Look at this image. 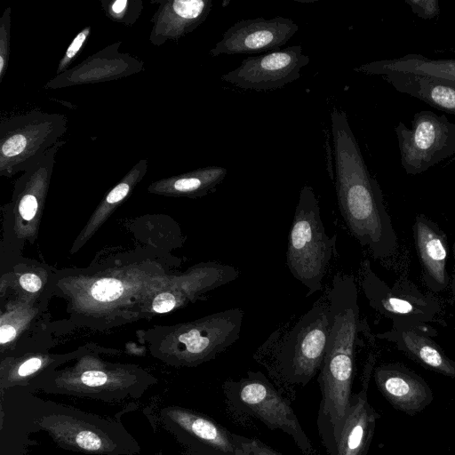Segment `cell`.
Returning <instances> with one entry per match:
<instances>
[{
	"label": "cell",
	"mask_w": 455,
	"mask_h": 455,
	"mask_svg": "<svg viewBox=\"0 0 455 455\" xmlns=\"http://www.w3.org/2000/svg\"><path fill=\"white\" fill-rule=\"evenodd\" d=\"M335 188L340 213L353 236L378 259L389 258L397 238L378 181L371 175L347 114L331 113Z\"/></svg>",
	"instance_id": "1"
},
{
	"label": "cell",
	"mask_w": 455,
	"mask_h": 455,
	"mask_svg": "<svg viewBox=\"0 0 455 455\" xmlns=\"http://www.w3.org/2000/svg\"><path fill=\"white\" fill-rule=\"evenodd\" d=\"M330 334L318 382L320 412L332 442L338 436L352 395L355 350L359 331L358 291L353 275L336 273L328 295Z\"/></svg>",
	"instance_id": "2"
},
{
	"label": "cell",
	"mask_w": 455,
	"mask_h": 455,
	"mask_svg": "<svg viewBox=\"0 0 455 455\" xmlns=\"http://www.w3.org/2000/svg\"><path fill=\"white\" fill-rule=\"evenodd\" d=\"M329 300H318L259 363L271 381L290 401L320 371L330 334Z\"/></svg>",
	"instance_id": "3"
},
{
	"label": "cell",
	"mask_w": 455,
	"mask_h": 455,
	"mask_svg": "<svg viewBox=\"0 0 455 455\" xmlns=\"http://www.w3.org/2000/svg\"><path fill=\"white\" fill-rule=\"evenodd\" d=\"M335 242V235L326 234L313 188L303 186L290 229L286 265L292 276L307 289L306 297L323 290V278L336 252Z\"/></svg>",
	"instance_id": "4"
},
{
	"label": "cell",
	"mask_w": 455,
	"mask_h": 455,
	"mask_svg": "<svg viewBox=\"0 0 455 455\" xmlns=\"http://www.w3.org/2000/svg\"><path fill=\"white\" fill-rule=\"evenodd\" d=\"M225 402L237 421L256 419L271 430L290 435L304 455H316L309 438L286 398L261 371H247L223 384Z\"/></svg>",
	"instance_id": "5"
},
{
	"label": "cell",
	"mask_w": 455,
	"mask_h": 455,
	"mask_svg": "<svg viewBox=\"0 0 455 455\" xmlns=\"http://www.w3.org/2000/svg\"><path fill=\"white\" fill-rule=\"evenodd\" d=\"M67 130L62 114L33 111L2 120L0 172L11 176L25 171L56 146Z\"/></svg>",
	"instance_id": "6"
},
{
	"label": "cell",
	"mask_w": 455,
	"mask_h": 455,
	"mask_svg": "<svg viewBox=\"0 0 455 455\" xmlns=\"http://www.w3.org/2000/svg\"><path fill=\"white\" fill-rule=\"evenodd\" d=\"M408 128L400 122L395 128L401 164L407 174H419L455 154V124L445 115L429 110L417 112Z\"/></svg>",
	"instance_id": "7"
},
{
	"label": "cell",
	"mask_w": 455,
	"mask_h": 455,
	"mask_svg": "<svg viewBox=\"0 0 455 455\" xmlns=\"http://www.w3.org/2000/svg\"><path fill=\"white\" fill-rule=\"evenodd\" d=\"M362 288L369 304L392 317L396 329H419V324L432 320L440 310L437 301L423 295L413 285L389 288L371 270L367 260L363 265Z\"/></svg>",
	"instance_id": "8"
},
{
	"label": "cell",
	"mask_w": 455,
	"mask_h": 455,
	"mask_svg": "<svg viewBox=\"0 0 455 455\" xmlns=\"http://www.w3.org/2000/svg\"><path fill=\"white\" fill-rule=\"evenodd\" d=\"M310 61L300 44L250 56L240 66L221 76L239 88L268 91L282 88L300 76V69Z\"/></svg>",
	"instance_id": "9"
},
{
	"label": "cell",
	"mask_w": 455,
	"mask_h": 455,
	"mask_svg": "<svg viewBox=\"0 0 455 455\" xmlns=\"http://www.w3.org/2000/svg\"><path fill=\"white\" fill-rule=\"evenodd\" d=\"M298 25L281 16L242 20L227 29L210 55L255 54L280 50L298 31Z\"/></svg>",
	"instance_id": "10"
},
{
	"label": "cell",
	"mask_w": 455,
	"mask_h": 455,
	"mask_svg": "<svg viewBox=\"0 0 455 455\" xmlns=\"http://www.w3.org/2000/svg\"><path fill=\"white\" fill-rule=\"evenodd\" d=\"M375 359L371 356L363 371L362 389L351 395L339 433L331 455H367L379 414L369 403L368 384Z\"/></svg>",
	"instance_id": "11"
},
{
	"label": "cell",
	"mask_w": 455,
	"mask_h": 455,
	"mask_svg": "<svg viewBox=\"0 0 455 455\" xmlns=\"http://www.w3.org/2000/svg\"><path fill=\"white\" fill-rule=\"evenodd\" d=\"M377 387L397 411L410 416L421 412L434 400L425 379L401 363H385L373 371Z\"/></svg>",
	"instance_id": "12"
},
{
	"label": "cell",
	"mask_w": 455,
	"mask_h": 455,
	"mask_svg": "<svg viewBox=\"0 0 455 455\" xmlns=\"http://www.w3.org/2000/svg\"><path fill=\"white\" fill-rule=\"evenodd\" d=\"M212 8V0L165 2L153 19L151 42L159 45L167 39H179L201 25L208 17Z\"/></svg>",
	"instance_id": "13"
},
{
	"label": "cell",
	"mask_w": 455,
	"mask_h": 455,
	"mask_svg": "<svg viewBox=\"0 0 455 455\" xmlns=\"http://www.w3.org/2000/svg\"><path fill=\"white\" fill-rule=\"evenodd\" d=\"M414 237L424 270L425 283L435 291L443 290L448 281V248L444 235L434 223L420 214L415 220Z\"/></svg>",
	"instance_id": "14"
},
{
	"label": "cell",
	"mask_w": 455,
	"mask_h": 455,
	"mask_svg": "<svg viewBox=\"0 0 455 455\" xmlns=\"http://www.w3.org/2000/svg\"><path fill=\"white\" fill-rule=\"evenodd\" d=\"M385 77L396 91L415 97L436 109L455 115V84L444 79L403 71H387Z\"/></svg>",
	"instance_id": "15"
},
{
	"label": "cell",
	"mask_w": 455,
	"mask_h": 455,
	"mask_svg": "<svg viewBox=\"0 0 455 455\" xmlns=\"http://www.w3.org/2000/svg\"><path fill=\"white\" fill-rule=\"evenodd\" d=\"M174 419L194 440L199 455H235L232 433L222 425L186 411L174 412Z\"/></svg>",
	"instance_id": "16"
},
{
	"label": "cell",
	"mask_w": 455,
	"mask_h": 455,
	"mask_svg": "<svg viewBox=\"0 0 455 455\" xmlns=\"http://www.w3.org/2000/svg\"><path fill=\"white\" fill-rule=\"evenodd\" d=\"M419 329H396L381 334L397 343L398 347L425 368L455 379V361L449 358L437 344Z\"/></svg>",
	"instance_id": "17"
},
{
	"label": "cell",
	"mask_w": 455,
	"mask_h": 455,
	"mask_svg": "<svg viewBox=\"0 0 455 455\" xmlns=\"http://www.w3.org/2000/svg\"><path fill=\"white\" fill-rule=\"evenodd\" d=\"M369 75H382L387 71H403L439 77L455 84V59L432 60L421 54L372 61L354 68Z\"/></svg>",
	"instance_id": "18"
},
{
	"label": "cell",
	"mask_w": 455,
	"mask_h": 455,
	"mask_svg": "<svg viewBox=\"0 0 455 455\" xmlns=\"http://www.w3.org/2000/svg\"><path fill=\"white\" fill-rule=\"evenodd\" d=\"M227 174L224 167L208 166L161 180L157 186L165 187L168 192L177 195L202 196L214 191Z\"/></svg>",
	"instance_id": "19"
},
{
	"label": "cell",
	"mask_w": 455,
	"mask_h": 455,
	"mask_svg": "<svg viewBox=\"0 0 455 455\" xmlns=\"http://www.w3.org/2000/svg\"><path fill=\"white\" fill-rule=\"evenodd\" d=\"M235 455H282L260 440L232 433Z\"/></svg>",
	"instance_id": "20"
},
{
	"label": "cell",
	"mask_w": 455,
	"mask_h": 455,
	"mask_svg": "<svg viewBox=\"0 0 455 455\" xmlns=\"http://www.w3.org/2000/svg\"><path fill=\"white\" fill-rule=\"evenodd\" d=\"M11 8H6L0 19V82L6 72L10 52Z\"/></svg>",
	"instance_id": "21"
},
{
	"label": "cell",
	"mask_w": 455,
	"mask_h": 455,
	"mask_svg": "<svg viewBox=\"0 0 455 455\" xmlns=\"http://www.w3.org/2000/svg\"><path fill=\"white\" fill-rule=\"evenodd\" d=\"M91 28L86 27L80 31L73 39L69 46L68 47L63 58L60 60L57 68V73L61 74L70 65L73 60L76 58L77 53L80 52L84 44H85L89 35Z\"/></svg>",
	"instance_id": "22"
},
{
	"label": "cell",
	"mask_w": 455,
	"mask_h": 455,
	"mask_svg": "<svg viewBox=\"0 0 455 455\" xmlns=\"http://www.w3.org/2000/svg\"><path fill=\"white\" fill-rule=\"evenodd\" d=\"M405 3L417 16L424 20L434 19L440 12L437 0H406Z\"/></svg>",
	"instance_id": "23"
},
{
	"label": "cell",
	"mask_w": 455,
	"mask_h": 455,
	"mask_svg": "<svg viewBox=\"0 0 455 455\" xmlns=\"http://www.w3.org/2000/svg\"><path fill=\"white\" fill-rule=\"evenodd\" d=\"M131 2L129 0H116L110 4L107 8V14L113 20L119 22H125L126 24L131 21L128 15L132 16L134 20L136 7H131Z\"/></svg>",
	"instance_id": "24"
},
{
	"label": "cell",
	"mask_w": 455,
	"mask_h": 455,
	"mask_svg": "<svg viewBox=\"0 0 455 455\" xmlns=\"http://www.w3.org/2000/svg\"><path fill=\"white\" fill-rule=\"evenodd\" d=\"M38 202L35 194L28 192L20 200L19 212L25 220H32L37 211Z\"/></svg>",
	"instance_id": "25"
},
{
	"label": "cell",
	"mask_w": 455,
	"mask_h": 455,
	"mask_svg": "<svg viewBox=\"0 0 455 455\" xmlns=\"http://www.w3.org/2000/svg\"><path fill=\"white\" fill-rule=\"evenodd\" d=\"M177 299L173 294L164 292L157 295L153 301V309L157 313H166L174 308Z\"/></svg>",
	"instance_id": "26"
},
{
	"label": "cell",
	"mask_w": 455,
	"mask_h": 455,
	"mask_svg": "<svg viewBox=\"0 0 455 455\" xmlns=\"http://www.w3.org/2000/svg\"><path fill=\"white\" fill-rule=\"evenodd\" d=\"M77 444L88 451H96L102 447L101 439L92 432H81L76 436Z\"/></svg>",
	"instance_id": "27"
},
{
	"label": "cell",
	"mask_w": 455,
	"mask_h": 455,
	"mask_svg": "<svg viewBox=\"0 0 455 455\" xmlns=\"http://www.w3.org/2000/svg\"><path fill=\"white\" fill-rule=\"evenodd\" d=\"M108 380L106 373L99 371H85L81 376V381L89 387H99L105 384Z\"/></svg>",
	"instance_id": "28"
},
{
	"label": "cell",
	"mask_w": 455,
	"mask_h": 455,
	"mask_svg": "<svg viewBox=\"0 0 455 455\" xmlns=\"http://www.w3.org/2000/svg\"><path fill=\"white\" fill-rule=\"evenodd\" d=\"M20 283L23 289L30 292L37 291L41 286V279L35 274H24L20 278Z\"/></svg>",
	"instance_id": "29"
},
{
	"label": "cell",
	"mask_w": 455,
	"mask_h": 455,
	"mask_svg": "<svg viewBox=\"0 0 455 455\" xmlns=\"http://www.w3.org/2000/svg\"><path fill=\"white\" fill-rule=\"evenodd\" d=\"M42 365L39 358L34 357L25 361L18 369V374L21 377L28 376L36 371Z\"/></svg>",
	"instance_id": "30"
},
{
	"label": "cell",
	"mask_w": 455,
	"mask_h": 455,
	"mask_svg": "<svg viewBox=\"0 0 455 455\" xmlns=\"http://www.w3.org/2000/svg\"><path fill=\"white\" fill-rule=\"evenodd\" d=\"M15 329L11 325H2L0 328V342L1 344L11 341L15 337Z\"/></svg>",
	"instance_id": "31"
}]
</instances>
